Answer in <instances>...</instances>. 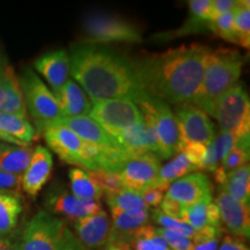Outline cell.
Segmentation results:
<instances>
[{
    "label": "cell",
    "instance_id": "15",
    "mask_svg": "<svg viewBox=\"0 0 250 250\" xmlns=\"http://www.w3.org/2000/svg\"><path fill=\"white\" fill-rule=\"evenodd\" d=\"M111 221L104 210L74 221V234L88 250H101L109 242Z\"/></svg>",
    "mask_w": 250,
    "mask_h": 250
},
{
    "label": "cell",
    "instance_id": "12",
    "mask_svg": "<svg viewBox=\"0 0 250 250\" xmlns=\"http://www.w3.org/2000/svg\"><path fill=\"white\" fill-rule=\"evenodd\" d=\"M184 208L198 203L212 202V184L208 175L203 173L189 174L175 181L168 188L166 196Z\"/></svg>",
    "mask_w": 250,
    "mask_h": 250
},
{
    "label": "cell",
    "instance_id": "16",
    "mask_svg": "<svg viewBox=\"0 0 250 250\" xmlns=\"http://www.w3.org/2000/svg\"><path fill=\"white\" fill-rule=\"evenodd\" d=\"M45 143L62 161L70 165H76L83 168V160L80 158L83 142L73 131L62 124H56L46 127L43 131Z\"/></svg>",
    "mask_w": 250,
    "mask_h": 250
},
{
    "label": "cell",
    "instance_id": "2",
    "mask_svg": "<svg viewBox=\"0 0 250 250\" xmlns=\"http://www.w3.org/2000/svg\"><path fill=\"white\" fill-rule=\"evenodd\" d=\"M70 72L92 102L111 99L137 102L146 94L131 59L104 46L74 45L70 54Z\"/></svg>",
    "mask_w": 250,
    "mask_h": 250
},
{
    "label": "cell",
    "instance_id": "22",
    "mask_svg": "<svg viewBox=\"0 0 250 250\" xmlns=\"http://www.w3.org/2000/svg\"><path fill=\"white\" fill-rule=\"evenodd\" d=\"M111 211V233L109 241L123 242L130 245L133 234L139 228L147 225L149 219L148 211L123 212L117 208H110Z\"/></svg>",
    "mask_w": 250,
    "mask_h": 250
},
{
    "label": "cell",
    "instance_id": "37",
    "mask_svg": "<svg viewBox=\"0 0 250 250\" xmlns=\"http://www.w3.org/2000/svg\"><path fill=\"white\" fill-rule=\"evenodd\" d=\"M152 219L159 225V228H164V229L171 230V232L182 234V235L190 237L192 240V237L195 236L196 230L189 226V225L183 223L181 220H176V219L168 217L162 213V212L158 208H153L152 211Z\"/></svg>",
    "mask_w": 250,
    "mask_h": 250
},
{
    "label": "cell",
    "instance_id": "48",
    "mask_svg": "<svg viewBox=\"0 0 250 250\" xmlns=\"http://www.w3.org/2000/svg\"><path fill=\"white\" fill-rule=\"evenodd\" d=\"M102 250H132V249H131V246L127 245V243L109 241Z\"/></svg>",
    "mask_w": 250,
    "mask_h": 250
},
{
    "label": "cell",
    "instance_id": "24",
    "mask_svg": "<svg viewBox=\"0 0 250 250\" xmlns=\"http://www.w3.org/2000/svg\"><path fill=\"white\" fill-rule=\"evenodd\" d=\"M183 223L195 230L221 227L220 215L214 203L204 202L184 208Z\"/></svg>",
    "mask_w": 250,
    "mask_h": 250
},
{
    "label": "cell",
    "instance_id": "36",
    "mask_svg": "<svg viewBox=\"0 0 250 250\" xmlns=\"http://www.w3.org/2000/svg\"><path fill=\"white\" fill-rule=\"evenodd\" d=\"M88 175L92 177L94 182L98 183V186L101 188L103 193H105V196L120 192L125 189L118 173L104 169H96L88 171Z\"/></svg>",
    "mask_w": 250,
    "mask_h": 250
},
{
    "label": "cell",
    "instance_id": "26",
    "mask_svg": "<svg viewBox=\"0 0 250 250\" xmlns=\"http://www.w3.org/2000/svg\"><path fill=\"white\" fill-rule=\"evenodd\" d=\"M0 132L7 134L27 146H30V144L37 139V131L28 118L13 114L0 112Z\"/></svg>",
    "mask_w": 250,
    "mask_h": 250
},
{
    "label": "cell",
    "instance_id": "47",
    "mask_svg": "<svg viewBox=\"0 0 250 250\" xmlns=\"http://www.w3.org/2000/svg\"><path fill=\"white\" fill-rule=\"evenodd\" d=\"M218 250H249V248L243 239L228 234V235H225L221 242L219 243Z\"/></svg>",
    "mask_w": 250,
    "mask_h": 250
},
{
    "label": "cell",
    "instance_id": "5",
    "mask_svg": "<svg viewBox=\"0 0 250 250\" xmlns=\"http://www.w3.org/2000/svg\"><path fill=\"white\" fill-rule=\"evenodd\" d=\"M19 81L23 94L27 114L33 118L37 132L42 133L46 127L58 124L64 118L54 93L33 68H24L19 77Z\"/></svg>",
    "mask_w": 250,
    "mask_h": 250
},
{
    "label": "cell",
    "instance_id": "14",
    "mask_svg": "<svg viewBox=\"0 0 250 250\" xmlns=\"http://www.w3.org/2000/svg\"><path fill=\"white\" fill-rule=\"evenodd\" d=\"M214 204L218 208L220 221L225 225L230 235L240 237V239H249V206L235 201L221 188H219Z\"/></svg>",
    "mask_w": 250,
    "mask_h": 250
},
{
    "label": "cell",
    "instance_id": "35",
    "mask_svg": "<svg viewBox=\"0 0 250 250\" xmlns=\"http://www.w3.org/2000/svg\"><path fill=\"white\" fill-rule=\"evenodd\" d=\"M234 28L236 34V44L249 49L250 45V2L237 1L236 7L233 9Z\"/></svg>",
    "mask_w": 250,
    "mask_h": 250
},
{
    "label": "cell",
    "instance_id": "52",
    "mask_svg": "<svg viewBox=\"0 0 250 250\" xmlns=\"http://www.w3.org/2000/svg\"><path fill=\"white\" fill-rule=\"evenodd\" d=\"M4 242H5V237L0 236V250H1L2 246H4Z\"/></svg>",
    "mask_w": 250,
    "mask_h": 250
},
{
    "label": "cell",
    "instance_id": "53",
    "mask_svg": "<svg viewBox=\"0 0 250 250\" xmlns=\"http://www.w3.org/2000/svg\"><path fill=\"white\" fill-rule=\"evenodd\" d=\"M6 145H8V144H4V143H0V151H1V149H2V148H4Z\"/></svg>",
    "mask_w": 250,
    "mask_h": 250
},
{
    "label": "cell",
    "instance_id": "43",
    "mask_svg": "<svg viewBox=\"0 0 250 250\" xmlns=\"http://www.w3.org/2000/svg\"><path fill=\"white\" fill-rule=\"evenodd\" d=\"M21 189V176L0 171V193H15Z\"/></svg>",
    "mask_w": 250,
    "mask_h": 250
},
{
    "label": "cell",
    "instance_id": "49",
    "mask_svg": "<svg viewBox=\"0 0 250 250\" xmlns=\"http://www.w3.org/2000/svg\"><path fill=\"white\" fill-rule=\"evenodd\" d=\"M0 143H4V144H8V145H13V146H27L24 144L18 142L17 139L12 138V137L7 136V134L0 132Z\"/></svg>",
    "mask_w": 250,
    "mask_h": 250
},
{
    "label": "cell",
    "instance_id": "25",
    "mask_svg": "<svg viewBox=\"0 0 250 250\" xmlns=\"http://www.w3.org/2000/svg\"><path fill=\"white\" fill-rule=\"evenodd\" d=\"M195 170H197V168L190 162L187 155L182 152H179L171 158L169 162L160 167L154 186L160 188L165 192L167 191L171 183L182 179V177L187 176Z\"/></svg>",
    "mask_w": 250,
    "mask_h": 250
},
{
    "label": "cell",
    "instance_id": "7",
    "mask_svg": "<svg viewBox=\"0 0 250 250\" xmlns=\"http://www.w3.org/2000/svg\"><path fill=\"white\" fill-rule=\"evenodd\" d=\"M220 132L239 136H248L250 131L249 96L241 83H236L219 99L213 114Z\"/></svg>",
    "mask_w": 250,
    "mask_h": 250
},
{
    "label": "cell",
    "instance_id": "18",
    "mask_svg": "<svg viewBox=\"0 0 250 250\" xmlns=\"http://www.w3.org/2000/svg\"><path fill=\"white\" fill-rule=\"evenodd\" d=\"M34 68L44 78L51 87L52 93L56 94L68 80L70 55L65 49L51 50L36 58L34 62Z\"/></svg>",
    "mask_w": 250,
    "mask_h": 250
},
{
    "label": "cell",
    "instance_id": "38",
    "mask_svg": "<svg viewBox=\"0 0 250 250\" xmlns=\"http://www.w3.org/2000/svg\"><path fill=\"white\" fill-rule=\"evenodd\" d=\"M208 28L213 31L215 35L220 36L221 39L228 41L230 43H236V34L234 28L233 12L219 15V17L212 19L208 21Z\"/></svg>",
    "mask_w": 250,
    "mask_h": 250
},
{
    "label": "cell",
    "instance_id": "41",
    "mask_svg": "<svg viewBox=\"0 0 250 250\" xmlns=\"http://www.w3.org/2000/svg\"><path fill=\"white\" fill-rule=\"evenodd\" d=\"M180 152L187 155V158L195 166L197 170H202L203 162L205 159L206 146L201 145V144H181Z\"/></svg>",
    "mask_w": 250,
    "mask_h": 250
},
{
    "label": "cell",
    "instance_id": "17",
    "mask_svg": "<svg viewBox=\"0 0 250 250\" xmlns=\"http://www.w3.org/2000/svg\"><path fill=\"white\" fill-rule=\"evenodd\" d=\"M52 167L54 160L49 149L44 146H36L29 165L21 175V189L30 197H36L48 183Z\"/></svg>",
    "mask_w": 250,
    "mask_h": 250
},
{
    "label": "cell",
    "instance_id": "4",
    "mask_svg": "<svg viewBox=\"0 0 250 250\" xmlns=\"http://www.w3.org/2000/svg\"><path fill=\"white\" fill-rule=\"evenodd\" d=\"M15 246L17 250H88L62 219L44 210L28 221Z\"/></svg>",
    "mask_w": 250,
    "mask_h": 250
},
{
    "label": "cell",
    "instance_id": "32",
    "mask_svg": "<svg viewBox=\"0 0 250 250\" xmlns=\"http://www.w3.org/2000/svg\"><path fill=\"white\" fill-rule=\"evenodd\" d=\"M71 182V192L83 201H100L102 198V189L93 181L86 170L81 168H72L68 173Z\"/></svg>",
    "mask_w": 250,
    "mask_h": 250
},
{
    "label": "cell",
    "instance_id": "42",
    "mask_svg": "<svg viewBox=\"0 0 250 250\" xmlns=\"http://www.w3.org/2000/svg\"><path fill=\"white\" fill-rule=\"evenodd\" d=\"M189 9L192 18L199 21L208 22L212 19V0H191Z\"/></svg>",
    "mask_w": 250,
    "mask_h": 250
},
{
    "label": "cell",
    "instance_id": "34",
    "mask_svg": "<svg viewBox=\"0 0 250 250\" xmlns=\"http://www.w3.org/2000/svg\"><path fill=\"white\" fill-rule=\"evenodd\" d=\"M130 246L133 247V250H171L156 232V228L149 225L134 232Z\"/></svg>",
    "mask_w": 250,
    "mask_h": 250
},
{
    "label": "cell",
    "instance_id": "1",
    "mask_svg": "<svg viewBox=\"0 0 250 250\" xmlns=\"http://www.w3.org/2000/svg\"><path fill=\"white\" fill-rule=\"evenodd\" d=\"M210 48L192 43L131 59L143 89L168 104H191L203 79Z\"/></svg>",
    "mask_w": 250,
    "mask_h": 250
},
{
    "label": "cell",
    "instance_id": "6",
    "mask_svg": "<svg viewBox=\"0 0 250 250\" xmlns=\"http://www.w3.org/2000/svg\"><path fill=\"white\" fill-rule=\"evenodd\" d=\"M83 33L86 35L85 43H140L143 41L142 33L136 24L108 13L88 14L83 22Z\"/></svg>",
    "mask_w": 250,
    "mask_h": 250
},
{
    "label": "cell",
    "instance_id": "40",
    "mask_svg": "<svg viewBox=\"0 0 250 250\" xmlns=\"http://www.w3.org/2000/svg\"><path fill=\"white\" fill-rule=\"evenodd\" d=\"M156 232L165 240V242L171 250H192L193 243L190 237L164 229V228H156Z\"/></svg>",
    "mask_w": 250,
    "mask_h": 250
},
{
    "label": "cell",
    "instance_id": "20",
    "mask_svg": "<svg viewBox=\"0 0 250 250\" xmlns=\"http://www.w3.org/2000/svg\"><path fill=\"white\" fill-rule=\"evenodd\" d=\"M58 124L65 125L85 143L93 144L103 149L120 148L115 139L88 116L62 118Z\"/></svg>",
    "mask_w": 250,
    "mask_h": 250
},
{
    "label": "cell",
    "instance_id": "31",
    "mask_svg": "<svg viewBox=\"0 0 250 250\" xmlns=\"http://www.w3.org/2000/svg\"><path fill=\"white\" fill-rule=\"evenodd\" d=\"M22 211V203L18 195L0 193V236L13 232Z\"/></svg>",
    "mask_w": 250,
    "mask_h": 250
},
{
    "label": "cell",
    "instance_id": "10",
    "mask_svg": "<svg viewBox=\"0 0 250 250\" xmlns=\"http://www.w3.org/2000/svg\"><path fill=\"white\" fill-rule=\"evenodd\" d=\"M181 144L210 145L215 137L214 125L204 111L192 104H179L174 109Z\"/></svg>",
    "mask_w": 250,
    "mask_h": 250
},
{
    "label": "cell",
    "instance_id": "9",
    "mask_svg": "<svg viewBox=\"0 0 250 250\" xmlns=\"http://www.w3.org/2000/svg\"><path fill=\"white\" fill-rule=\"evenodd\" d=\"M136 103L140 109L147 110L153 118L159 140L160 159L173 158L180 152L181 138L177 122L169 105L164 101L152 98L147 93Z\"/></svg>",
    "mask_w": 250,
    "mask_h": 250
},
{
    "label": "cell",
    "instance_id": "51",
    "mask_svg": "<svg viewBox=\"0 0 250 250\" xmlns=\"http://www.w3.org/2000/svg\"><path fill=\"white\" fill-rule=\"evenodd\" d=\"M7 66H8L7 61H6L4 55H2L1 51H0V71H2L5 67H7Z\"/></svg>",
    "mask_w": 250,
    "mask_h": 250
},
{
    "label": "cell",
    "instance_id": "45",
    "mask_svg": "<svg viewBox=\"0 0 250 250\" xmlns=\"http://www.w3.org/2000/svg\"><path fill=\"white\" fill-rule=\"evenodd\" d=\"M159 210H160L164 214L168 215V217L183 221L184 206L179 204L177 202L173 201V199L165 197L164 201L161 202L160 206H159Z\"/></svg>",
    "mask_w": 250,
    "mask_h": 250
},
{
    "label": "cell",
    "instance_id": "46",
    "mask_svg": "<svg viewBox=\"0 0 250 250\" xmlns=\"http://www.w3.org/2000/svg\"><path fill=\"white\" fill-rule=\"evenodd\" d=\"M237 1L239 0H212V19L233 12Z\"/></svg>",
    "mask_w": 250,
    "mask_h": 250
},
{
    "label": "cell",
    "instance_id": "33",
    "mask_svg": "<svg viewBox=\"0 0 250 250\" xmlns=\"http://www.w3.org/2000/svg\"><path fill=\"white\" fill-rule=\"evenodd\" d=\"M105 197H107V203L110 208H117V210L130 212V213L149 210L144 202L142 193L126 189V188L120 192L107 195Z\"/></svg>",
    "mask_w": 250,
    "mask_h": 250
},
{
    "label": "cell",
    "instance_id": "8",
    "mask_svg": "<svg viewBox=\"0 0 250 250\" xmlns=\"http://www.w3.org/2000/svg\"><path fill=\"white\" fill-rule=\"evenodd\" d=\"M89 116L112 138L122 131L143 122V114L137 103L130 99H111L92 102Z\"/></svg>",
    "mask_w": 250,
    "mask_h": 250
},
{
    "label": "cell",
    "instance_id": "21",
    "mask_svg": "<svg viewBox=\"0 0 250 250\" xmlns=\"http://www.w3.org/2000/svg\"><path fill=\"white\" fill-rule=\"evenodd\" d=\"M54 95L61 105L64 118L88 116L92 101L74 80L68 79L62 88Z\"/></svg>",
    "mask_w": 250,
    "mask_h": 250
},
{
    "label": "cell",
    "instance_id": "39",
    "mask_svg": "<svg viewBox=\"0 0 250 250\" xmlns=\"http://www.w3.org/2000/svg\"><path fill=\"white\" fill-rule=\"evenodd\" d=\"M221 235V227L196 230L195 236L192 237V250H218Z\"/></svg>",
    "mask_w": 250,
    "mask_h": 250
},
{
    "label": "cell",
    "instance_id": "3",
    "mask_svg": "<svg viewBox=\"0 0 250 250\" xmlns=\"http://www.w3.org/2000/svg\"><path fill=\"white\" fill-rule=\"evenodd\" d=\"M245 58L235 49L210 50L205 59L203 79L191 104L212 116L219 99L237 83Z\"/></svg>",
    "mask_w": 250,
    "mask_h": 250
},
{
    "label": "cell",
    "instance_id": "23",
    "mask_svg": "<svg viewBox=\"0 0 250 250\" xmlns=\"http://www.w3.org/2000/svg\"><path fill=\"white\" fill-rule=\"evenodd\" d=\"M114 139L117 143L121 151L125 153L129 160L136 158V156L152 154L144 120L140 123L134 124L132 126L122 131Z\"/></svg>",
    "mask_w": 250,
    "mask_h": 250
},
{
    "label": "cell",
    "instance_id": "27",
    "mask_svg": "<svg viewBox=\"0 0 250 250\" xmlns=\"http://www.w3.org/2000/svg\"><path fill=\"white\" fill-rule=\"evenodd\" d=\"M240 139L241 138L236 134L228 132H220L218 136H215L210 145L206 146L205 159L203 162L202 170L214 173L223 161V159L236 145Z\"/></svg>",
    "mask_w": 250,
    "mask_h": 250
},
{
    "label": "cell",
    "instance_id": "50",
    "mask_svg": "<svg viewBox=\"0 0 250 250\" xmlns=\"http://www.w3.org/2000/svg\"><path fill=\"white\" fill-rule=\"evenodd\" d=\"M1 250H17V246H15V243L12 242L11 240L6 239L5 237V242H4V246H2Z\"/></svg>",
    "mask_w": 250,
    "mask_h": 250
},
{
    "label": "cell",
    "instance_id": "44",
    "mask_svg": "<svg viewBox=\"0 0 250 250\" xmlns=\"http://www.w3.org/2000/svg\"><path fill=\"white\" fill-rule=\"evenodd\" d=\"M140 193H142L144 202H145V204L148 208H158L165 198L164 191H162L160 188L154 186V184H152V186L144 189Z\"/></svg>",
    "mask_w": 250,
    "mask_h": 250
},
{
    "label": "cell",
    "instance_id": "13",
    "mask_svg": "<svg viewBox=\"0 0 250 250\" xmlns=\"http://www.w3.org/2000/svg\"><path fill=\"white\" fill-rule=\"evenodd\" d=\"M45 206L49 213L62 215L73 221L102 210L100 201H83L64 188L50 191L45 197Z\"/></svg>",
    "mask_w": 250,
    "mask_h": 250
},
{
    "label": "cell",
    "instance_id": "19",
    "mask_svg": "<svg viewBox=\"0 0 250 250\" xmlns=\"http://www.w3.org/2000/svg\"><path fill=\"white\" fill-rule=\"evenodd\" d=\"M0 112L28 118L19 77L9 65L0 71Z\"/></svg>",
    "mask_w": 250,
    "mask_h": 250
},
{
    "label": "cell",
    "instance_id": "28",
    "mask_svg": "<svg viewBox=\"0 0 250 250\" xmlns=\"http://www.w3.org/2000/svg\"><path fill=\"white\" fill-rule=\"evenodd\" d=\"M33 152L30 146L6 145L0 151V171L21 176L29 165Z\"/></svg>",
    "mask_w": 250,
    "mask_h": 250
},
{
    "label": "cell",
    "instance_id": "30",
    "mask_svg": "<svg viewBox=\"0 0 250 250\" xmlns=\"http://www.w3.org/2000/svg\"><path fill=\"white\" fill-rule=\"evenodd\" d=\"M235 201L248 205L250 203V167L249 164L227 175L220 186Z\"/></svg>",
    "mask_w": 250,
    "mask_h": 250
},
{
    "label": "cell",
    "instance_id": "29",
    "mask_svg": "<svg viewBox=\"0 0 250 250\" xmlns=\"http://www.w3.org/2000/svg\"><path fill=\"white\" fill-rule=\"evenodd\" d=\"M249 161V134L242 137L237 142L234 147L228 152V154L225 156L219 165V167L214 171L215 181L220 184L224 183L227 175H229L233 171L243 167L248 164Z\"/></svg>",
    "mask_w": 250,
    "mask_h": 250
},
{
    "label": "cell",
    "instance_id": "11",
    "mask_svg": "<svg viewBox=\"0 0 250 250\" xmlns=\"http://www.w3.org/2000/svg\"><path fill=\"white\" fill-rule=\"evenodd\" d=\"M160 167V159L158 156L145 154L125 161L118 174L126 189L142 192L155 183Z\"/></svg>",
    "mask_w": 250,
    "mask_h": 250
}]
</instances>
